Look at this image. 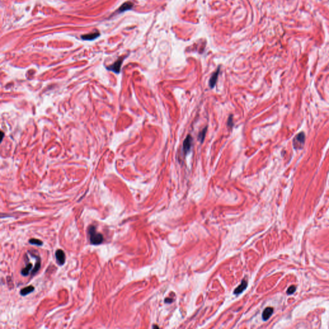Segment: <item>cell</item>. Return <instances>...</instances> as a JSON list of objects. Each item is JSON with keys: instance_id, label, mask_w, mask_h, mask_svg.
<instances>
[{"instance_id": "cell-1", "label": "cell", "mask_w": 329, "mask_h": 329, "mask_svg": "<svg viewBox=\"0 0 329 329\" xmlns=\"http://www.w3.org/2000/svg\"><path fill=\"white\" fill-rule=\"evenodd\" d=\"M88 234L89 235V239L92 244L98 245L102 243L104 241L103 235L100 233L96 231V228L94 226H90L88 228Z\"/></svg>"}, {"instance_id": "cell-2", "label": "cell", "mask_w": 329, "mask_h": 329, "mask_svg": "<svg viewBox=\"0 0 329 329\" xmlns=\"http://www.w3.org/2000/svg\"><path fill=\"white\" fill-rule=\"evenodd\" d=\"M305 140H306V136L303 133H300L296 135L294 140H293V145L294 147L297 149H301L303 147L305 144Z\"/></svg>"}, {"instance_id": "cell-3", "label": "cell", "mask_w": 329, "mask_h": 329, "mask_svg": "<svg viewBox=\"0 0 329 329\" xmlns=\"http://www.w3.org/2000/svg\"><path fill=\"white\" fill-rule=\"evenodd\" d=\"M124 57L119 58L114 64H112L111 66H110L109 67H107V68L109 70L114 71V72L116 73H119L120 71L121 66L122 64V62L124 61Z\"/></svg>"}, {"instance_id": "cell-4", "label": "cell", "mask_w": 329, "mask_h": 329, "mask_svg": "<svg viewBox=\"0 0 329 329\" xmlns=\"http://www.w3.org/2000/svg\"><path fill=\"white\" fill-rule=\"evenodd\" d=\"M192 138L190 135H188L187 136L186 138H185L183 142V150L185 154H187L188 152H190L191 148H192Z\"/></svg>"}, {"instance_id": "cell-5", "label": "cell", "mask_w": 329, "mask_h": 329, "mask_svg": "<svg viewBox=\"0 0 329 329\" xmlns=\"http://www.w3.org/2000/svg\"><path fill=\"white\" fill-rule=\"evenodd\" d=\"M55 257L57 262L59 265H62L64 264L66 259L65 253L62 250H57L56 251Z\"/></svg>"}, {"instance_id": "cell-6", "label": "cell", "mask_w": 329, "mask_h": 329, "mask_svg": "<svg viewBox=\"0 0 329 329\" xmlns=\"http://www.w3.org/2000/svg\"><path fill=\"white\" fill-rule=\"evenodd\" d=\"M219 71H220V67L218 68L217 70L215 71L214 73H213V75H212V77H210V81H209V85H210V87L211 88H214L215 85V84H216L217 81L218 76H219Z\"/></svg>"}, {"instance_id": "cell-7", "label": "cell", "mask_w": 329, "mask_h": 329, "mask_svg": "<svg viewBox=\"0 0 329 329\" xmlns=\"http://www.w3.org/2000/svg\"><path fill=\"white\" fill-rule=\"evenodd\" d=\"M273 312V309L272 307H267L262 313V318L265 321L267 320L271 316Z\"/></svg>"}, {"instance_id": "cell-8", "label": "cell", "mask_w": 329, "mask_h": 329, "mask_svg": "<svg viewBox=\"0 0 329 329\" xmlns=\"http://www.w3.org/2000/svg\"><path fill=\"white\" fill-rule=\"evenodd\" d=\"M247 282L245 280H243L241 285L238 286L234 291V294H240V293H241L242 291H244V289L247 288Z\"/></svg>"}, {"instance_id": "cell-9", "label": "cell", "mask_w": 329, "mask_h": 329, "mask_svg": "<svg viewBox=\"0 0 329 329\" xmlns=\"http://www.w3.org/2000/svg\"><path fill=\"white\" fill-rule=\"evenodd\" d=\"M99 35H100V33H98V32L91 33V34H86V35H82V39H83L84 40L91 41V40L95 39L97 38L98 36H99Z\"/></svg>"}, {"instance_id": "cell-10", "label": "cell", "mask_w": 329, "mask_h": 329, "mask_svg": "<svg viewBox=\"0 0 329 329\" xmlns=\"http://www.w3.org/2000/svg\"><path fill=\"white\" fill-rule=\"evenodd\" d=\"M133 4L130 1L125 2V3H124L120 7L118 10L120 12H125L126 10H131V8H133Z\"/></svg>"}, {"instance_id": "cell-11", "label": "cell", "mask_w": 329, "mask_h": 329, "mask_svg": "<svg viewBox=\"0 0 329 329\" xmlns=\"http://www.w3.org/2000/svg\"><path fill=\"white\" fill-rule=\"evenodd\" d=\"M34 291V286L30 285V286H28V287H26V288H23V289L21 290L20 294H21L22 296H26V295L28 294L29 293L33 292Z\"/></svg>"}, {"instance_id": "cell-12", "label": "cell", "mask_w": 329, "mask_h": 329, "mask_svg": "<svg viewBox=\"0 0 329 329\" xmlns=\"http://www.w3.org/2000/svg\"><path fill=\"white\" fill-rule=\"evenodd\" d=\"M33 265L32 264H28L26 265V267L25 268L22 269L21 270V274L23 276H28L30 272L31 271H32L33 270Z\"/></svg>"}, {"instance_id": "cell-13", "label": "cell", "mask_w": 329, "mask_h": 329, "mask_svg": "<svg viewBox=\"0 0 329 329\" xmlns=\"http://www.w3.org/2000/svg\"><path fill=\"white\" fill-rule=\"evenodd\" d=\"M41 267V261H40V259L38 258V261L35 263V267L33 268V270L32 271V274H34L37 273V272L39 271V270L40 269Z\"/></svg>"}, {"instance_id": "cell-14", "label": "cell", "mask_w": 329, "mask_h": 329, "mask_svg": "<svg viewBox=\"0 0 329 329\" xmlns=\"http://www.w3.org/2000/svg\"><path fill=\"white\" fill-rule=\"evenodd\" d=\"M206 131H207V127H205L204 129L201 131V132L199 133V136H198V138L200 140V142L201 143L203 142L205 140V137L206 135Z\"/></svg>"}, {"instance_id": "cell-15", "label": "cell", "mask_w": 329, "mask_h": 329, "mask_svg": "<svg viewBox=\"0 0 329 329\" xmlns=\"http://www.w3.org/2000/svg\"><path fill=\"white\" fill-rule=\"evenodd\" d=\"M29 242L32 244L36 245V246H41L43 245V242L37 238H32L30 240H29Z\"/></svg>"}, {"instance_id": "cell-16", "label": "cell", "mask_w": 329, "mask_h": 329, "mask_svg": "<svg viewBox=\"0 0 329 329\" xmlns=\"http://www.w3.org/2000/svg\"><path fill=\"white\" fill-rule=\"evenodd\" d=\"M296 291V287L294 285H292L291 287H289L288 291H287V293L289 294H292V293H294Z\"/></svg>"}, {"instance_id": "cell-17", "label": "cell", "mask_w": 329, "mask_h": 329, "mask_svg": "<svg viewBox=\"0 0 329 329\" xmlns=\"http://www.w3.org/2000/svg\"><path fill=\"white\" fill-rule=\"evenodd\" d=\"M233 125V122H232V116H231L229 117V118L228 119V125L229 127H232V125Z\"/></svg>"}]
</instances>
